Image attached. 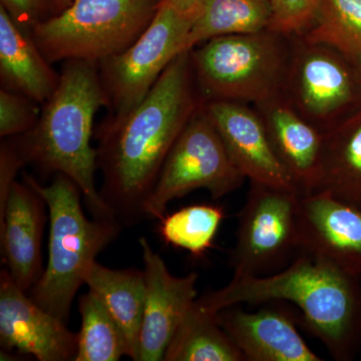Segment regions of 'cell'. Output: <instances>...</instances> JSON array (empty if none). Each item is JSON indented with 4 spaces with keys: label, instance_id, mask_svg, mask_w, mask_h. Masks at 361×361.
<instances>
[{
    "label": "cell",
    "instance_id": "cell-3",
    "mask_svg": "<svg viewBox=\"0 0 361 361\" xmlns=\"http://www.w3.org/2000/svg\"><path fill=\"white\" fill-rule=\"evenodd\" d=\"M101 106H108V97L99 63L66 61L58 87L45 102L35 127L13 139L25 165L66 175L80 188L94 218L116 219L97 188V153L90 144Z\"/></svg>",
    "mask_w": 361,
    "mask_h": 361
},
{
    "label": "cell",
    "instance_id": "cell-23",
    "mask_svg": "<svg viewBox=\"0 0 361 361\" xmlns=\"http://www.w3.org/2000/svg\"><path fill=\"white\" fill-rule=\"evenodd\" d=\"M80 329L75 361H118L130 357L125 334L96 294L90 290L78 298Z\"/></svg>",
    "mask_w": 361,
    "mask_h": 361
},
{
    "label": "cell",
    "instance_id": "cell-2",
    "mask_svg": "<svg viewBox=\"0 0 361 361\" xmlns=\"http://www.w3.org/2000/svg\"><path fill=\"white\" fill-rule=\"evenodd\" d=\"M288 301L301 311L311 334L336 361L361 353V281L334 265L300 252L284 269L267 276L233 275L223 288L196 303L212 313L241 303Z\"/></svg>",
    "mask_w": 361,
    "mask_h": 361
},
{
    "label": "cell",
    "instance_id": "cell-12",
    "mask_svg": "<svg viewBox=\"0 0 361 361\" xmlns=\"http://www.w3.org/2000/svg\"><path fill=\"white\" fill-rule=\"evenodd\" d=\"M202 108L217 130L230 158L251 183L301 195L279 160L257 110L231 101L203 102Z\"/></svg>",
    "mask_w": 361,
    "mask_h": 361
},
{
    "label": "cell",
    "instance_id": "cell-19",
    "mask_svg": "<svg viewBox=\"0 0 361 361\" xmlns=\"http://www.w3.org/2000/svg\"><path fill=\"white\" fill-rule=\"evenodd\" d=\"M312 193L361 209V109L324 133L319 179Z\"/></svg>",
    "mask_w": 361,
    "mask_h": 361
},
{
    "label": "cell",
    "instance_id": "cell-13",
    "mask_svg": "<svg viewBox=\"0 0 361 361\" xmlns=\"http://www.w3.org/2000/svg\"><path fill=\"white\" fill-rule=\"evenodd\" d=\"M299 252L310 254L361 281V209L325 193L299 197Z\"/></svg>",
    "mask_w": 361,
    "mask_h": 361
},
{
    "label": "cell",
    "instance_id": "cell-1",
    "mask_svg": "<svg viewBox=\"0 0 361 361\" xmlns=\"http://www.w3.org/2000/svg\"><path fill=\"white\" fill-rule=\"evenodd\" d=\"M202 104L187 51L169 65L135 109L121 118L110 116L97 130L99 193L123 226L145 220V204L164 163Z\"/></svg>",
    "mask_w": 361,
    "mask_h": 361
},
{
    "label": "cell",
    "instance_id": "cell-32",
    "mask_svg": "<svg viewBox=\"0 0 361 361\" xmlns=\"http://www.w3.org/2000/svg\"><path fill=\"white\" fill-rule=\"evenodd\" d=\"M355 63L356 73H357L358 82H360V87H361V58L356 59V61H353Z\"/></svg>",
    "mask_w": 361,
    "mask_h": 361
},
{
    "label": "cell",
    "instance_id": "cell-7",
    "mask_svg": "<svg viewBox=\"0 0 361 361\" xmlns=\"http://www.w3.org/2000/svg\"><path fill=\"white\" fill-rule=\"evenodd\" d=\"M245 179L201 106L164 163L145 204V220H161L171 202L195 190H207L218 200L239 190Z\"/></svg>",
    "mask_w": 361,
    "mask_h": 361
},
{
    "label": "cell",
    "instance_id": "cell-15",
    "mask_svg": "<svg viewBox=\"0 0 361 361\" xmlns=\"http://www.w3.org/2000/svg\"><path fill=\"white\" fill-rule=\"evenodd\" d=\"M44 198L23 180L14 182L0 208L1 258L16 283L26 292L42 276V239L47 219Z\"/></svg>",
    "mask_w": 361,
    "mask_h": 361
},
{
    "label": "cell",
    "instance_id": "cell-11",
    "mask_svg": "<svg viewBox=\"0 0 361 361\" xmlns=\"http://www.w3.org/2000/svg\"><path fill=\"white\" fill-rule=\"evenodd\" d=\"M1 350L32 355L39 361L75 360L78 334L44 310L21 289L6 268L0 272Z\"/></svg>",
    "mask_w": 361,
    "mask_h": 361
},
{
    "label": "cell",
    "instance_id": "cell-18",
    "mask_svg": "<svg viewBox=\"0 0 361 361\" xmlns=\"http://www.w3.org/2000/svg\"><path fill=\"white\" fill-rule=\"evenodd\" d=\"M0 77L4 89L44 104L58 87L59 75L45 59L32 35L0 6Z\"/></svg>",
    "mask_w": 361,
    "mask_h": 361
},
{
    "label": "cell",
    "instance_id": "cell-28",
    "mask_svg": "<svg viewBox=\"0 0 361 361\" xmlns=\"http://www.w3.org/2000/svg\"><path fill=\"white\" fill-rule=\"evenodd\" d=\"M23 159L13 140L2 141L0 147V208L6 203L18 171L23 167Z\"/></svg>",
    "mask_w": 361,
    "mask_h": 361
},
{
    "label": "cell",
    "instance_id": "cell-26",
    "mask_svg": "<svg viewBox=\"0 0 361 361\" xmlns=\"http://www.w3.org/2000/svg\"><path fill=\"white\" fill-rule=\"evenodd\" d=\"M322 0H271L269 28L286 37H301L314 23Z\"/></svg>",
    "mask_w": 361,
    "mask_h": 361
},
{
    "label": "cell",
    "instance_id": "cell-5",
    "mask_svg": "<svg viewBox=\"0 0 361 361\" xmlns=\"http://www.w3.org/2000/svg\"><path fill=\"white\" fill-rule=\"evenodd\" d=\"M288 37L266 30L214 37L192 49L203 102L258 104L283 94L291 56Z\"/></svg>",
    "mask_w": 361,
    "mask_h": 361
},
{
    "label": "cell",
    "instance_id": "cell-16",
    "mask_svg": "<svg viewBox=\"0 0 361 361\" xmlns=\"http://www.w3.org/2000/svg\"><path fill=\"white\" fill-rule=\"evenodd\" d=\"M218 322L246 361H322L297 329L295 315L280 306L248 312L230 306L216 313Z\"/></svg>",
    "mask_w": 361,
    "mask_h": 361
},
{
    "label": "cell",
    "instance_id": "cell-9",
    "mask_svg": "<svg viewBox=\"0 0 361 361\" xmlns=\"http://www.w3.org/2000/svg\"><path fill=\"white\" fill-rule=\"evenodd\" d=\"M284 97L308 122L329 132L361 109L355 63L323 44L293 37Z\"/></svg>",
    "mask_w": 361,
    "mask_h": 361
},
{
    "label": "cell",
    "instance_id": "cell-14",
    "mask_svg": "<svg viewBox=\"0 0 361 361\" xmlns=\"http://www.w3.org/2000/svg\"><path fill=\"white\" fill-rule=\"evenodd\" d=\"M146 278V305L137 361H161L176 330L198 298L199 275L175 276L148 240L139 239Z\"/></svg>",
    "mask_w": 361,
    "mask_h": 361
},
{
    "label": "cell",
    "instance_id": "cell-29",
    "mask_svg": "<svg viewBox=\"0 0 361 361\" xmlns=\"http://www.w3.org/2000/svg\"><path fill=\"white\" fill-rule=\"evenodd\" d=\"M47 1L51 0H2L1 4L13 20L32 35L33 27L42 20L40 16Z\"/></svg>",
    "mask_w": 361,
    "mask_h": 361
},
{
    "label": "cell",
    "instance_id": "cell-6",
    "mask_svg": "<svg viewBox=\"0 0 361 361\" xmlns=\"http://www.w3.org/2000/svg\"><path fill=\"white\" fill-rule=\"evenodd\" d=\"M160 0H73L33 27L32 37L49 63H99L130 47L156 16Z\"/></svg>",
    "mask_w": 361,
    "mask_h": 361
},
{
    "label": "cell",
    "instance_id": "cell-27",
    "mask_svg": "<svg viewBox=\"0 0 361 361\" xmlns=\"http://www.w3.org/2000/svg\"><path fill=\"white\" fill-rule=\"evenodd\" d=\"M37 102L20 92L0 90V137H18L30 132L39 118Z\"/></svg>",
    "mask_w": 361,
    "mask_h": 361
},
{
    "label": "cell",
    "instance_id": "cell-10",
    "mask_svg": "<svg viewBox=\"0 0 361 361\" xmlns=\"http://www.w3.org/2000/svg\"><path fill=\"white\" fill-rule=\"evenodd\" d=\"M250 184L239 214L230 265L234 275L267 276L286 268L300 253L297 214L301 195Z\"/></svg>",
    "mask_w": 361,
    "mask_h": 361
},
{
    "label": "cell",
    "instance_id": "cell-8",
    "mask_svg": "<svg viewBox=\"0 0 361 361\" xmlns=\"http://www.w3.org/2000/svg\"><path fill=\"white\" fill-rule=\"evenodd\" d=\"M196 13L160 2L141 37L126 51L99 63L102 84L114 118L130 113L149 94L169 65L187 51Z\"/></svg>",
    "mask_w": 361,
    "mask_h": 361
},
{
    "label": "cell",
    "instance_id": "cell-31",
    "mask_svg": "<svg viewBox=\"0 0 361 361\" xmlns=\"http://www.w3.org/2000/svg\"><path fill=\"white\" fill-rule=\"evenodd\" d=\"M51 2L52 6H54V11H56V14H58L70 6L73 0H51Z\"/></svg>",
    "mask_w": 361,
    "mask_h": 361
},
{
    "label": "cell",
    "instance_id": "cell-24",
    "mask_svg": "<svg viewBox=\"0 0 361 361\" xmlns=\"http://www.w3.org/2000/svg\"><path fill=\"white\" fill-rule=\"evenodd\" d=\"M224 219L225 210L222 206L194 204L166 214L160 220L159 233L168 245L200 258L212 248Z\"/></svg>",
    "mask_w": 361,
    "mask_h": 361
},
{
    "label": "cell",
    "instance_id": "cell-22",
    "mask_svg": "<svg viewBox=\"0 0 361 361\" xmlns=\"http://www.w3.org/2000/svg\"><path fill=\"white\" fill-rule=\"evenodd\" d=\"M163 361H246L216 313L196 302L176 330Z\"/></svg>",
    "mask_w": 361,
    "mask_h": 361
},
{
    "label": "cell",
    "instance_id": "cell-4",
    "mask_svg": "<svg viewBox=\"0 0 361 361\" xmlns=\"http://www.w3.org/2000/svg\"><path fill=\"white\" fill-rule=\"evenodd\" d=\"M23 180L44 198L49 210V255L42 276L28 292L44 310L68 323L71 305L97 255L113 243L122 229L116 219H89L82 191L63 174L42 185L32 176Z\"/></svg>",
    "mask_w": 361,
    "mask_h": 361
},
{
    "label": "cell",
    "instance_id": "cell-30",
    "mask_svg": "<svg viewBox=\"0 0 361 361\" xmlns=\"http://www.w3.org/2000/svg\"><path fill=\"white\" fill-rule=\"evenodd\" d=\"M160 2L170 4L183 13H196L199 0H160Z\"/></svg>",
    "mask_w": 361,
    "mask_h": 361
},
{
    "label": "cell",
    "instance_id": "cell-21",
    "mask_svg": "<svg viewBox=\"0 0 361 361\" xmlns=\"http://www.w3.org/2000/svg\"><path fill=\"white\" fill-rule=\"evenodd\" d=\"M271 16V0H199L187 49L214 37L263 32Z\"/></svg>",
    "mask_w": 361,
    "mask_h": 361
},
{
    "label": "cell",
    "instance_id": "cell-17",
    "mask_svg": "<svg viewBox=\"0 0 361 361\" xmlns=\"http://www.w3.org/2000/svg\"><path fill=\"white\" fill-rule=\"evenodd\" d=\"M255 106L275 153L301 195L312 193L319 179L324 133L304 118L283 94Z\"/></svg>",
    "mask_w": 361,
    "mask_h": 361
},
{
    "label": "cell",
    "instance_id": "cell-25",
    "mask_svg": "<svg viewBox=\"0 0 361 361\" xmlns=\"http://www.w3.org/2000/svg\"><path fill=\"white\" fill-rule=\"evenodd\" d=\"M300 37L331 47L351 61L360 59L361 0H322L314 23Z\"/></svg>",
    "mask_w": 361,
    "mask_h": 361
},
{
    "label": "cell",
    "instance_id": "cell-20",
    "mask_svg": "<svg viewBox=\"0 0 361 361\" xmlns=\"http://www.w3.org/2000/svg\"><path fill=\"white\" fill-rule=\"evenodd\" d=\"M85 285L118 323L129 344L130 360L137 361L147 295L144 270L113 269L96 261L87 271Z\"/></svg>",
    "mask_w": 361,
    "mask_h": 361
}]
</instances>
